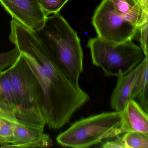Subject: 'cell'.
Wrapping results in <instances>:
<instances>
[{"mask_svg": "<svg viewBox=\"0 0 148 148\" xmlns=\"http://www.w3.org/2000/svg\"><path fill=\"white\" fill-rule=\"evenodd\" d=\"M10 26V41L19 50L40 84V107L46 124L51 129H60L90 97L66 76L36 32L14 19Z\"/></svg>", "mask_w": 148, "mask_h": 148, "instance_id": "cell-1", "label": "cell"}, {"mask_svg": "<svg viewBox=\"0 0 148 148\" xmlns=\"http://www.w3.org/2000/svg\"><path fill=\"white\" fill-rule=\"evenodd\" d=\"M37 33L66 76L77 87L83 71V50L77 32L59 13L47 16Z\"/></svg>", "mask_w": 148, "mask_h": 148, "instance_id": "cell-2", "label": "cell"}, {"mask_svg": "<svg viewBox=\"0 0 148 148\" xmlns=\"http://www.w3.org/2000/svg\"><path fill=\"white\" fill-rule=\"evenodd\" d=\"M19 123L40 131L46 125L40 107L41 88L38 80L21 53L8 68Z\"/></svg>", "mask_w": 148, "mask_h": 148, "instance_id": "cell-3", "label": "cell"}, {"mask_svg": "<svg viewBox=\"0 0 148 148\" xmlns=\"http://www.w3.org/2000/svg\"><path fill=\"white\" fill-rule=\"evenodd\" d=\"M123 112H107L74 122L59 134L56 140L64 147L88 148L121 134Z\"/></svg>", "mask_w": 148, "mask_h": 148, "instance_id": "cell-4", "label": "cell"}, {"mask_svg": "<svg viewBox=\"0 0 148 148\" xmlns=\"http://www.w3.org/2000/svg\"><path fill=\"white\" fill-rule=\"evenodd\" d=\"M87 47L93 64L109 77L127 74L144 58L142 49L131 40L114 43L97 37L89 39Z\"/></svg>", "mask_w": 148, "mask_h": 148, "instance_id": "cell-5", "label": "cell"}, {"mask_svg": "<svg viewBox=\"0 0 148 148\" xmlns=\"http://www.w3.org/2000/svg\"><path fill=\"white\" fill-rule=\"evenodd\" d=\"M141 8L130 13L116 8L111 0H102L92 18L97 37L114 43L132 40L139 30Z\"/></svg>", "mask_w": 148, "mask_h": 148, "instance_id": "cell-6", "label": "cell"}, {"mask_svg": "<svg viewBox=\"0 0 148 148\" xmlns=\"http://www.w3.org/2000/svg\"><path fill=\"white\" fill-rule=\"evenodd\" d=\"M12 19L34 32L40 30L46 17L38 0H0Z\"/></svg>", "mask_w": 148, "mask_h": 148, "instance_id": "cell-7", "label": "cell"}, {"mask_svg": "<svg viewBox=\"0 0 148 148\" xmlns=\"http://www.w3.org/2000/svg\"><path fill=\"white\" fill-rule=\"evenodd\" d=\"M142 67L140 62L125 75L117 77L116 85L110 97L111 107L114 111L123 112L131 99V94L135 80Z\"/></svg>", "mask_w": 148, "mask_h": 148, "instance_id": "cell-8", "label": "cell"}, {"mask_svg": "<svg viewBox=\"0 0 148 148\" xmlns=\"http://www.w3.org/2000/svg\"><path fill=\"white\" fill-rule=\"evenodd\" d=\"M120 129L122 134L133 131L148 134V113L134 99L129 101L123 111Z\"/></svg>", "mask_w": 148, "mask_h": 148, "instance_id": "cell-9", "label": "cell"}, {"mask_svg": "<svg viewBox=\"0 0 148 148\" xmlns=\"http://www.w3.org/2000/svg\"><path fill=\"white\" fill-rule=\"evenodd\" d=\"M142 67L135 80L131 94V99H138L139 105L148 113V55L141 61Z\"/></svg>", "mask_w": 148, "mask_h": 148, "instance_id": "cell-10", "label": "cell"}, {"mask_svg": "<svg viewBox=\"0 0 148 148\" xmlns=\"http://www.w3.org/2000/svg\"><path fill=\"white\" fill-rule=\"evenodd\" d=\"M12 125L14 135L11 144L29 143L49 136L43 132L29 128L19 123H12Z\"/></svg>", "mask_w": 148, "mask_h": 148, "instance_id": "cell-11", "label": "cell"}, {"mask_svg": "<svg viewBox=\"0 0 148 148\" xmlns=\"http://www.w3.org/2000/svg\"><path fill=\"white\" fill-rule=\"evenodd\" d=\"M0 102L14 112L16 105L8 68L0 72Z\"/></svg>", "mask_w": 148, "mask_h": 148, "instance_id": "cell-12", "label": "cell"}, {"mask_svg": "<svg viewBox=\"0 0 148 148\" xmlns=\"http://www.w3.org/2000/svg\"><path fill=\"white\" fill-rule=\"evenodd\" d=\"M122 136L126 148H148V134L129 132L123 133Z\"/></svg>", "mask_w": 148, "mask_h": 148, "instance_id": "cell-13", "label": "cell"}, {"mask_svg": "<svg viewBox=\"0 0 148 148\" xmlns=\"http://www.w3.org/2000/svg\"><path fill=\"white\" fill-rule=\"evenodd\" d=\"M70 0H38L46 17L59 12Z\"/></svg>", "mask_w": 148, "mask_h": 148, "instance_id": "cell-14", "label": "cell"}, {"mask_svg": "<svg viewBox=\"0 0 148 148\" xmlns=\"http://www.w3.org/2000/svg\"><path fill=\"white\" fill-rule=\"evenodd\" d=\"M20 55V51L16 47L9 51L0 53V72L12 66Z\"/></svg>", "mask_w": 148, "mask_h": 148, "instance_id": "cell-15", "label": "cell"}, {"mask_svg": "<svg viewBox=\"0 0 148 148\" xmlns=\"http://www.w3.org/2000/svg\"><path fill=\"white\" fill-rule=\"evenodd\" d=\"M53 145V141L50 136L34 142L21 145L5 144L1 145V148H45L51 147Z\"/></svg>", "mask_w": 148, "mask_h": 148, "instance_id": "cell-16", "label": "cell"}, {"mask_svg": "<svg viewBox=\"0 0 148 148\" xmlns=\"http://www.w3.org/2000/svg\"><path fill=\"white\" fill-rule=\"evenodd\" d=\"M0 119L13 123H19L14 112L10 107L0 102Z\"/></svg>", "mask_w": 148, "mask_h": 148, "instance_id": "cell-17", "label": "cell"}, {"mask_svg": "<svg viewBox=\"0 0 148 148\" xmlns=\"http://www.w3.org/2000/svg\"><path fill=\"white\" fill-rule=\"evenodd\" d=\"M140 36L139 41L140 44V48L143 51L145 56L148 55V44L147 38L148 32V22H146L141 26L138 30Z\"/></svg>", "mask_w": 148, "mask_h": 148, "instance_id": "cell-18", "label": "cell"}, {"mask_svg": "<svg viewBox=\"0 0 148 148\" xmlns=\"http://www.w3.org/2000/svg\"><path fill=\"white\" fill-rule=\"evenodd\" d=\"M12 123L1 119V125L0 126V136L9 139L11 143L14 135Z\"/></svg>", "mask_w": 148, "mask_h": 148, "instance_id": "cell-19", "label": "cell"}, {"mask_svg": "<svg viewBox=\"0 0 148 148\" xmlns=\"http://www.w3.org/2000/svg\"><path fill=\"white\" fill-rule=\"evenodd\" d=\"M116 138L106 141L100 147L103 148H126L123 136H117Z\"/></svg>", "mask_w": 148, "mask_h": 148, "instance_id": "cell-20", "label": "cell"}, {"mask_svg": "<svg viewBox=\"0 0 148 148\" xmlns=\"http://www.w3.org/2000/svg\"><path fill=\"white\" fill-rule=\"evenodd\" d=\"M11 142L9 139L0 136V145L5 144H11Z\"/></svg>", "mask_w": 148, "mask_h": 148, "instance_id": "cell-21", "label": "cell"}, {"mask_svg": "<svg viewBox=\"0 0 148 148\" xmlns=\"http://www.w3.org/2000/svg\"><path fill=\"white\" fill-rule=\"evenodd\" d=\"M1 119H0V126H1Z\"/></svg>", "mask_w": 148, "mask_h": 148, "instance_id": "cell-22", "label": "cell"}, {"mask_svg": "<svg viewBox=\"0 0 148 148\" xmlns=\"http://www.w3.org/2000/svg\"><path fill=\"white\" fill-rule=\"evenodd\" d=\"M138 1H140V0H138Z\"/></svg>", "mask_w": 148, "mask_h": 148, "instance_id": "cell-23", "label": "cell"}]
</instances>
